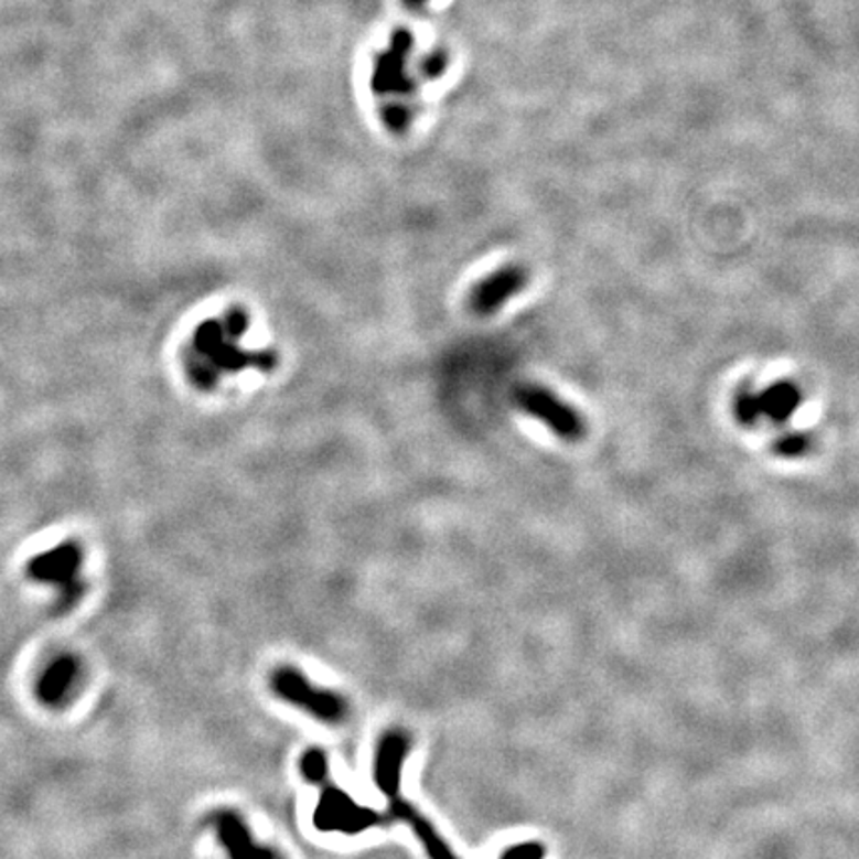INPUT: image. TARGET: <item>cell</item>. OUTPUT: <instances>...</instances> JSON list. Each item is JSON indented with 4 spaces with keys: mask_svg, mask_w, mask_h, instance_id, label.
<instances>
[{
    "mask_svg": "<svg viewBox=\"0 0 859 859\" xmlns=\"http://www.w3.org/2000/svg\"><path fill=\"white\" fill-rule=\"evenodd\" d=\"M782 445H786V448H782V452H784V454L794 455L799 454L806 444H804V440H802V438H792V440L784 442Z\"/></svg>",
    "mask_w": 859,
    "mask_h": 859,
    "instance_id": "7c38bea8",
    "label": "cell"
},
{
    "mask_svg": "<svg viewBox=\"0 0 859 859\" xmlns=\"http://www.w3.org/2000/svg\"><path fill=\"white\" fill-rule=\"evenodd\" d=\"M269 683L277 697L299 710H304L324 724H343L348 718L351 707L343 695L329 688L314 687L313 683L294 667L277 668Z\"/></svg>",
    "mask_w": 859,
    "mask_h": 859,
    "instance_id": "3957f363",
    "label": "cell"
},
{
    "mask_svg": "<svg viewBox=\"0 0 859 859\" xmlns=\"http://www.w3.org/2000/svg\"><path fill=\"white\" fill-rule=\"evenodd\" d=\"M529 275L522 265H504L472 287L468 294V307L477 316H490L502 311L507 301L522 293L527 287Z\"/></svg>",
    "mask_w": 859,
    "mask_h": 859,
    "instance_id": "52a82bcc",
    "label": "cell"
},
{
    "mask_svg": "<svg viewBox=\"0 0 859 859\" xmlns=\"http://www.w3.org/2000/svg\"><path fill=\"white\" fill-rule=\"evenodd\" d=\"M514 400L522 412H526L527 416L539 420L541 425H546L561 440L577 442L586 436V422L576 408H571L559 396L554 395L544 386H519L514 395Z\"/></svg>",
    "mask_w": 859,
    "mask_h": 859,
    "instance_id": "5b68a950",
    "label": "cell"
},
{
    "mask_svg": "<svg viewBox=\"0 0 859 859\" xmlns=\"http://www.w3.org/2000/svg\"><path fill=\"white\" fill-rule=\"evenodd\" d=\"M410 752V739L402 730H390L378 742L375 754V782L388 799V808L396 819L405 822L420 839L430 859H460L454 849L448 846L434 826L418 812V809L402 798L400 782H402V769L405 760Z\"/></svg>",
    "mask_w": 859,
    "mask_h": 859,
    "instance_id": "7a4b0ae2",
    "label": "cell"
},
{
    "mask_svg": "<svg viewBox=\"0 0 859 859\" xmlns=\"http://www.w3.org/2000/svg\"><path fill=\"white\" fill-rule=\"evenodd\" d=\"M316 786L321 788V796L314 808L313 822L314 828L321 831L356 836L388 822L385 814L356 804L344 790L331 784L329 779L321 780Z\"/></svg>",
    "mask_w": 859,
    "mask_h": 859,
    "instance_id": "277c9868",
    "label": "cell"
},
{
    "mask_svg": "<svg viewBox=\"0 0 859 859\" xmlns=\"http://www.w3.org/2000/svg\"><path fill=\"white\" fill-rule=\"evenodd\" d=\"M80 680L82 668L78 661L71 655H61V657L52 658L51 663L42 670L36 692L44 705L62 707L78 690Z\"/></svg>",
    "mask_w": 859,
    "mask_h": 859,
    "instance_id": "9c48e42d",
    "label": "cell"
},
{
    "mask_svg": "<svg viewBox=\"0 0 859 859\" xmlns=\"http://www.w3.org/2000/svg\"><path fill=\"white\" fill-rule=\"evenodd\" d=\"M546 858V846L539 841H522L517 846L507 848L500 859H544Z\"/></svg>",
    "mask_w": 859,
    "mask_h": 859,
    "instance_id": "8fae6325",
    "label": "cell"
},
{
    "mask_svg": "<svg viewBox=\"0 0 859 859\" xmlns=\"http://www.w3.org/2000/svg\"><path fill=\"white\" fill-rule=\"evenodd\" d=\"M799 405V390L790 383H780L769 388L764 395H759L760 412L776 418V420H786Z\"/></svg>",
    "mask_w": 859,
    "mask_h": 859,
    "instance_id": "30bf717a",
    "label": "cell"
},
{
    "mask_svg": "<svg viewBox=\"0 0 859 859\" xmlns=\"http://www.w3.org/2000/svg\"><path fill=\"white\" fill-rule=\"evenodd\" d=\"M82 549L74 544H61L34 557L29 566L32 579L58 587L64 601L80 595Z\"/></svg>",
    "mask_w": 859,
    "mask_h": 859,
    "instance_id": "8992f818",
    "label": "cell"
},
{
    "mask_svg": "<svg viewBox=\"0 0 859 859\" xmlns=\"http://www.w3.org/2000/svg\"><path fill=\"white\" fill-rule=\"evenodd\" d=\"M251 324L249 313L241 307H229L225 313L205 319L195 326L190 346L185 351L183 368L195 388L210 393L219 385L222 376L237 375L247 368L273 371L277 354L269 348L249 351L243 348V334Z\"/></svg>",
    "mask_w": 859,
    "mask_h": 859,
    "instance_id": "6da1fadb",
    "label": "cell"
},
{
    "mask_svg": "<svg viewBox=\"0 0 859 859\" xmlns=\"http://www.w3.org/2000/svg\"><path fill=\"white\" fill-rule=\"evenodd\" d=\"M210 824L229 859H281L275 849L265 848L255 841L245 819L233 809L213 812Z\"/></svg>",
    "mask_w": 859,
    "mask_h": 859,
    "instance_id": "ba28073f",
    "label": "cell"
}]
</instances>
